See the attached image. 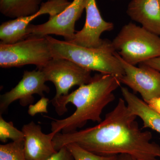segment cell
Instances as JSON below:
<instances>
[{"label": "cell", "mask_w": 160, "mask_h": 160, "mask_svg": "<svg viewBox=\"0 0 160 160\" xmlns=\"http://www.w3.org/2000/svg\"><path fill=\"white\" fill-rule=\"evenodd\" d=\"M142 63L160 72V57L147 60Z\"/></svg>", "instance_id": "cell-21"}, {"label": "cell", "mask_w": 160, "mask_h": 160, "mask_svg": "<svg viewBox=\"0 0 160 160\" xmlns=\"http://www.w3.org/2000/svg\"><path fill=\"white\" fill-rule=\"evenodd\" d=\"M52 58L46 36L29 37L13 44L0 43L1 68L33 65L40 69Z\"/></svg>", "instance_id": "cell-5"}, {"label": "cell", "mask_w": 160, "mask_h": 160, "mask_svg": "<svg viewBox=\"0 0 160 160\" xmlns=\"http://www.w3.org/2000/svg\"><path fill=\"white\" fill-rule=\"evenodd\" d=\"M147 104L152 110L160 115V97L152 99Z\"/></svg>", "instance_id": "cell-22"}, {"label": "cell", "mask_w": 160, "mask_h": 160, "mask_svg": "<svg viewBox=\"0 0 160 160\" xmlns=\"http://www.w3.org/2000/svg\"><path fill=\"white\" fill-rule=\"evenodd\" d=\"M24 141L0 145V160H26Z\"/></svg>", "instance_id": "cell-16"}, {"label": "cell", "mask_w": 160, "mask_h": 160, "mask_svg": "<svg viewBox=\"0 0 160 160\" xmlns=\"http://www.w3.org/2000/svg\"><path fill=\"white\" fill-rule=\"evenodd\" d=\"M66 146L74 160H116L117 158V155L103 156L94 154L74 143H70Z\"/></svg>", "instance_id": "cell-18"}, {"label": "cell", "mask_w": 160, "mask_h": 160, "mask_svg": "<svg viewBox=\"0 0 160 160\" xmlns=\"http://www.w3.org/2000/svg\"><path fill=\"white\" fill-rule=\"evenodd\" d=\"M137 1H138V0H137Z\"/></svg>", "instance_id": "cell-27"}, {"label": "cell", "mask_w": 160, "mask_h": 160, "mask_svg": "<svg viewBox=\"0 0 160 160\" xmlns=\"http://www.w3.org/2000/svg\"><path fill=\"white\" fill-rule=\"evenodd\" d=\"M111 1H115V0H111Z\"/></svg>", "instance_id": "cell-26"}, {"label": "cell", "mask_w": 160, "mask_h": 160, "mask_svg": "<svg viewBox=\"0 0 160 160\" xmlns=\"http://www.w3.org/2000/svg\"><path fill=\"white\" fill-rule=\"evenodd\" d=\"M86 22L82 29L77 32L74 38L69 42L77 46L96 48L102 44V33L114 28L113 23L103 19L97 5L96 0H85Z\"/></svg>", "instance_id": "cell-11"}, {"label": "cell", "mask_w": 160, "mask_h": 160, "mask_svg": "<svg viewBox=\"0 0 160 160\" xmlns=\"http://www.w3.org/2000/svg\"><path fill=\"white\" fill-rule=\"evenodd\" d=\"M2 115H0V141L3 143L6 142L9 139L12 142L24 141L23 132L15 128L12 122L5 121Z\"/></svg>", "instance_id": "cell-17"}, {"label": "cell", "mask_w": 160, "mask_h": 160, "mask_svg": "<svg viewBox=\"0 0 160 160\" xmlns=\"http://www.w3.org/2000/svg\"><path fill=\"white\" fill-rule=\"evenodd\" d=\"M115 55L125 72V74L119 79L121 83L139 93L146 103L160 97V71L143 63L136 67L124 61L117 52Z\"/></svg>", "instance_id": "cell-8"}, {"label": "cell", "mask_w": 160, "mask_h": 160, "mask_svg": "<svg viewBox=\"0 0 160 160\" xmlns=\"http://www.w3.org/2000/svg\"><path fill=\"white\" fill-rule=\"evenodd\" d=\"M137 118L120 98L114 109L97 125L69 133L58 132L52 140L53 146L58 151L74 143L103 156L127 154L138 160H159L160 146L151 142L150 132L140 129Z\"/></svg>", "instance_id": "cell-1"}, {"label": "cell", "mask_w": 160, "mask_h": 160, "mask_svg": "<svg viewBox=\"0 0 160 160\" xmlns=\"http://www.w3.org/2000/svg\"><path fill=\"white\" fill-rule=\"evenodd\" d=\"M42 4V0H0V12L14 19L35 14Z\"/></svg>", "instance_id": "cell-15"}, {"label": "cell", "mask_w": 160, "mask_h": 160, "mask_svg": "<svg viewBox=\"0 0 160 160\" xmlns=\"http://www.w3.org/2000/svg\"><path fill=\"white\" fill-rule=\"evenodd\" d=\"M116 160H138L129 154H121L118 155Z\"/></svg>", "instance_id": "cell-23"}, {"label": "cell", "mask_w": 160, "mask_h": 160, "mask_svg": "<svg viewBox=\"0 0 160 160\" xmlns=\"http://www.w3.org/2000/svg\"><path fill=\"white\" fill-rule=\"evenodd\" d=\"M40 70L46 82H52L55 87L56 94L50 101L51 104L61 97L69 94V90L73 86L88 84L92 78L91 71L63 58H52Z\"/></svg>", "instance_id": "cell-6"}, {"label": "cell", "mask_w": 160, "mask_h": 160, "mask_svg": "<svg viewBox=\"0 0 160 160\" xmlns=\"http://www.w3.org/2000/svg\"><path fill=\"white\" fill-rule=\"evenodd\" d=\"M159 3H160V0H159Z\"/></svg>", "instance_id": "cell-25"}, {"label": "cell", "mask_w": 160, "mask_h": 160, "mask_svg": "<svg viewBox=\"0 0 160 160\" xmlns=\"http://www.w3.org/2000/svg\"><path fill=\"white\" fill-rule=\"evenodd\" d=\"M46 37L53 58L67 59L85 69L112 75L119 79L125 74L122 66L116 56V51L109 40L104 39L99 47L89 48L56 39L49 35Z\"/></svg>", "instance_id": "cell-3"}, {"label": "cell", "mask_w": 160, "mask_h": 160, "mask_svg": "<svg viewBox=\"0 0 160 160\" xmlns=\"http://www.w3.org/2000/svg\"><path fill=\"white\" fill-rule=\"evenodd\" d=\"M123 98L132 113L142 121L143 128H149L160 134V115L150 108L147 103L126 87L121 88Z\"/></svg>", "instance_id": "cell-14"}, {"label": "cell", "mask_w": 160, "mask_h": 160, "mask_svg": "<svg viewBox=\"0 0 160 160\" xmlns=\"http://www.w3.org/2000/svg\"><path fill=\"white\" fill-rule=\"evenodd\" d=\"M45 76L42 70H25L22 78L17 85L0 97V115L6 112L9 106L18 100L23 107L32 104L34 94L45 97L44 92L49 93L50 88L46 84Z\"/></svg>", "instance_id": "cell-9"}, {"label": "cell", "mask_w": 160, "mask_h": 160, "mask_svg": "<svg viewBox=\"0 0 160 160\" xmlns=\"http://www.w3.org/2000/svg\"><path fill=\"white\" fill-rule=\"evenodd\" d=\"M70 2L47 1L42 3L39 10L29 16L18 18L2 23L0 26L1 43L11 44L25 39L28 36L27 29L32 21L38 17L49 14L54 16L63 11L70 4Z\"/></svg>", "instance_id": "cell-10"}, {"label": "cell", "mask_w": 160, "mask_h": 160, "mask_svg": "<svg viewBox=\"0 0 160 160\" xmlns=\"http://www.w3.org/2000/svg\"><path fill=\"white\" fill-rule=\"evenodd\" d=\"M118 78L108 74H96L90 82L79 86L67 95L52 103L59 116L68 111L67 104L76 107L74 112L63 119H53L51 132L69 133L82 128L89 121L100 123L103 109L115 99L113 92L121 86Z\"/></svg>", "instance_id": "cell-2"}, {"label": "cell", "mask_w": 160, "mask_h": 160, "mask_svg": "<svg viewBox=\"0 0 160 160\" xmlns=\"http://www.w3.org/2000/svg\"><path fill=\"white\" fill-rule=\"evenodd\" d=\"M47 160H74V159L67 147L65 146Z\"/></svg>", "instance_id": "cell-20"}, {"label": "cell", "mask_w": 160, "mask_h": 160, "mask_svg": "<svg viewBox=\"0 0 160 160\" xmlns=\"http://www.w3.org/2000/svg\"><path fill=\"white\" fill-rule=\"evenodd\" d=\"M25 136L24 153L26 160H47L57 152L52 140L56 133H44L40 125L32 121L22 128Z\"/></svg>", "instance_id": "cell-12"}, {"label": "cell", "mask_w": 160, "mask_h": 160, "mask_svg": "<svg viewBox=\"0 0 160 160\" xmlns=\"http://www.w3.org/2000/svg\"><path fill=\"white\" fill-rule=\"evenodd\" d=\"M49 99L45 97L41 98L35 104L29 105L28 113L32 117L34 116L38 113H47V106L49 104Z\"/></svg>", "instance_id": "cell-19"}, {"label": "cell", "mask_w": 160, "mask_h": 160, "mask_svg": "<svg viewBox=\"0 0 160 160\" xmlns=\"http://www.w3.org/2000/svg\"><path fill=\"white\" fill-rule=\"evenodd\" d=\"M126 12L130 18L146 30L160 37V5L159 0H132Z\"/></svg>", "instance_id": "cell-13"}, {"label": "cell", "mask_w": 160, "mask_h": 160, "mask_svg": "<svg viewBox=\"0 0 160 160\" xmlns=\"http://www.w3.org/2000/svg\"><path fill=\"white\" fill-rule=\"evenodd\" d=\"M47 1H61V2H68V0H47Z\"/></svg>", "instance_id": "cell-24"}, {"label": "cell", "mask_w": 160, "mask_h": 160, "mask_svg": "<svg viewBox=\"0 0 160 160\" xmlns=\"http://www.w3.org/2000/svg\"><path fill=\"white\" fill-rule=\"evenodd\" d=\"M112 42L120 57L133 66L160 57V37L132 22L124 25Z\"/></svg>", "instance_id": "cell-4"}, {"label": "cell", "mask_w": 160, "mask_h": 160, "mask_svg": "<svg viewBox=\"0 0 160 160\" xmlns=\"http://www.w3.org/2000/svg\"><path fill=\"white\" fill-rule=\"evenodd\" d=\"M84 9L85 0H73L63 11L49 17L46 22L37 25L30 24L27 29V38L55 34L63 37L66 42H71L76 33L75 23Z\"/></svg>", "instance_id": "cell-7"}]
</instances>
